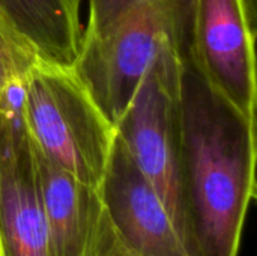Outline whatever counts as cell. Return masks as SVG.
Masks as SVG:
<instances>
[{"label": "cell", "mask_w": 257, "mask_h": 256, "mask_svg": "<svg viewBox=\"0 0 257 256\" xmlns=\"http://www.w3.org/2000/svg\"><path fill=\"white\" fill-rule=\"evenodd\" d=\"M256 32L242 0H194L191 53L206 81L256 122Z\"/></svg>", "instance_id": "cell-5"}, {"label": "cell", "mask_w": 257, "mask_h": 256, "mask_svg": "<svg viewBox=\"0 0 257 256\" xmlns=\"http://www.w3.org/2000/svg\"><path fill=\"white\" fill-rule=\"evenodd\" d=\"M0 241L6 256H50L35 154L18 101L0 112Z\"/></svg>", "instance_id": "cell-6"}, {"label": "cell", "mask_w": 257, "mask_h": 256, "mask_svg": "<svg viewBox=\"0 0 257 256\" xmlns=\"http://www.w3.org/2000/svg\"><path fill=\"white\" fill-rule=\"evenodd\" d=\"M33 149V148H32ZM36 170L48 231L50 256H81L98 189L36 152Z\"/></svg>", "instance_id": "cell-8"}, {"label": "cell", "mask_w": 257, "mask_h": 256, "mask_svg": "<svg viewBox=\"0 0 257 256\" xmlns=\"http://www.w3.org/2000/svg\"><path fill=\"white\" fill-rule=\"evenodd\" d=\"M244 2V6H245V12H247V17H248V21L253 27V30L257 32V0H242Z\"/></svg>", "instance_id": "cell-12"}, {"label": "cell", "mask_w": 257, "mask_h": 256, "mask_svg": "<svg viewBox=\"0 0 257 256\" xmlns=\"http://www.w3.org/2000/svg\"><path fill=\"white\" fill-rule=\"evenodd\" d=\"M179 112L187 199L200 256H238L256 199V122L223 98L190 56L181 60Z\"/></svg>", "instance_id": "cell-1"}, {"label": "cell", "mask_w": 257, "mask_h": 256, "mask_svg": "<svg viewBox=\"0 0 257 256\" xmlns=\"http://www.w3.org/2000/svg\"><path fill=\"white\" fill-rule=\"evenodd\" d=\"M81 256H139L122 241L114 231L99 193L92 210Z\"/></svg>", "instance_id": "cell-11"}, {"label": "cell", "mask_w": 257, "mask_h": 256, "mask_svg": "<svg viewBox=\"0 0 257 256\" xmlns=\"http://www.w3.org/2000/svg\"><path fill=\"white\" fill-rule=\"evenodd\" d=\"M193 12L194 0H89L72 68L113 125L157 57L190 56Z\"/></svg>", "instance_id": "cell-2"}, {"label": "cell", "mask_w": 257, "mask_h": 256, "mask_svg": "<svg viewBox=\"0 0 257 256\" xmlns=\"http://www.w3.org/2000/svg\"><path fill=\"white\" fill-rule=\"evenodd\" d=\"M41 57L0 14V112L20 98L21 84Z\"/></svg>", "instance_id": "cell-10"}, {"label": "cell", "mask_w": 257, "mask_h": 256, "mask_svg": "<svg viewBox=\"0 0 257 256\" xmlns=\"http://www.w3.org/2000/svg\"><path fill=\"white\" fill-rule=\"evenodd\" d=\"M81 0H0V14L47 62L72 66L81 39Z\"/></svg>", "instance_id": "cell-9"}, {"label": "cell", "mask_w": 257, "mask_h": 256, "mask_svg": "<svg viewBox=\"0 0 257 256\" xmlns=\"http://www.w3.org/2000/svg\"><path fill=\"white\" fill-rule=\"evenodd\" d=\"M98 193L122 241L139 256H190L163 202L116 134Z\"/></svg>", "instance_id": "cell-7"}, {"label": "cell", "mask_w": 257, "mask_h": 256, "mask_svg": "<svg viewBox=\"0 0 257 256\" xmlns=\"http://www.w3.org/2000/svg\"><path fill=\"white\" fill-rule=\"evenodd\" d=\"M181 60L173 51L154 60L114 128L163 202L188 255L200 256L185 189L179 112Z\"/></svg>", "instance_id": "cell-4"}, {"label": "cell", "mask_w": 257, "mask_h": 256, "mask_svg": "<svg viewBox=\"0 0 257 256\" xmlns=\"http://www.w3.org/2000/svg\"><path fill=\"white\" fill-rule=\"evenodd\" d=\"M18 107L32 148L98 189L116 128L74 68L39 59L21 84Z\"/></svg>", "instance_id": "cell-3"}, {"label": "cell", "mask_w": 257, "mask_h": 256, "mask_svg": "<svg viewBox=\"0 0 257 256\" xmlns=\"http://www.w3.org/2000/svg\"><path fill=\"white\" fill-rule=\"evenodd\" d=\"M0 256H6L5 250H3V246H2V241H0Z\"/></svg>", "instance_id": "cell-13"}]
</instances>
